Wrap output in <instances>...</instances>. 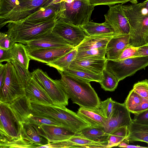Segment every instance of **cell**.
Here are the masks:
<instances>
[{
    "label": "cell",
    "mask_w": 148,
    "mask_h": 148,
    "mask_svg": "<svg viewBox=\"0 0 148 148\" xmlns=\"http://www.w3.org/2000/svg\"><path fill=\"white\" fill-rule=\"evenodd\" d=\"M58 81L73 103L80 107L95 109L101 101L90 82L76 78L61 71Z\"/></svg>",
    "instance_id": "obj_1"
},
{
    "label": "cell",
    "mask_w": 148,
    "mask_h": 148,
    "mask_svg": "<svg viewBox=\"0 0 148 148\" xmlns=\"http://www.w3.org/2000/svg\"><path fill=\"white\" fill-rule=\"evenodd\" d=\"M58 19L56 16L51 19L44 21L25 19L8 23L6 33L14 43L26 45L41 35L52 31Z\"/></svg>",
    "instance_id": "obj_2"
},
{
    "label": "cell",
    "mask_w": 148,
    "mask_h": 148,
    "mask_svg": "<svg viewBox=\"0 0 148 148\" xmlns=\"http://www.w3.org/2000/svg\"><path fill=\"white\" fill-rule=\"evenodd\" d=\"M130 26L129 45L138 47L145 44L148 34V12L141 3L123 5Z\"/></svg>",
    "instance_id": "obj_3"
},
{
    "label": "cell",
    "mask_w": 148,
    "mask_h": 148,
    "mask_svg": "<svg viewBox=\"0 0 148 148\" xmlns=\"http://www.w3.org/2000/svg\"><path fill=\"white\" fill-rule=\"evenodd\" d=\"M95 6L90 0H60L58 18L79 26L90 21Z\"/></svg>",
    "instance_id": "obj_4"
},
{
    "label": "cell",
    "mask_w": 148,
    "mask_h": 148,
    "mask_svg": "<svg viewBox=\"0 0 148 148\" xmlns=\"http://www.w3.org/2000/svg\"><path fill=\"white\" fill-rule=\"evenodd\" d=\"M0 145L23 138L22 124L7 103L0 102Z\"/></svg>",
    "instance_id": "obj_5"
},
{
    "label": "cell",
    "mask_w": 148,
    "mask_h": 148,
    "mask_svg": "<svg viewBox=\"0 0 148 148\" xmlns=\"http://www.w3.org/2000/svg\"><path fill=\"white\" fill-rule=\"evenodd\" d=\"M148 66V56H135L123 59H106V68L120 81Z\"/></svg>",
    "instance_id": "obj_6"
},
{
    "label": "cell",
    "mask_w": 148,
    "mask_h": 148,
    "mask_svg": "<svg viewBox=\"0 0 148 148\" xmlns=\"http://www.w3.org/2000/svg\"><path fill=\"white\" fill-rule=\"evenodd\" d=\"M59 3V0H16V6L10 12L0 16V28L9 22L23 20L41 8Z\"/></svg>",
    "instance_id": "obj_7"
},
{
    "label": "cell",
    "mask_w": 148,
    "mask_h": 148,
    "mask_svg": "<svg viewBox=\"0 0 148 148\" xmlns=\"http://www.w3.org/2000/svg\"><path fill=\"white\" fill-rule=\"evenodd\" d=\"M31 74L32 77L46 91L54 105L66 107L68 105L69 98L58 80L52 79L46 72L40 69L35 70Z\"/></svg>",
    "instance_id": "obj_8"
},
{
    "label": "cell",
    "mask_w": 148,
    "mask_h": 148,
    "mask_svg": "<svg viewBox=\"0 0 148 148\" xmlns=\"http://www.w3.org/2000/svg\"><path fill=\"white\" fill-rule=\"evenodd\" d=\"M7 68L4 83L0 88V102L9 103L25 95V87L18 75L12 63L7 62Z\"/></svg>",
    "instance_id": "obj_9"
},
{
    "label": "cell",
    "mask_w": 148,
    "mask_h": 148,
    "mask_svg": "<svg viewBox=\"0 0 148 148\" xmlns=\"http://www.w3.org/2000/svg\"><path fill=\"white\" fill-rule=\"evenodd\" d=\"M132 121L130 112L124 103L114 101L113 109L110 117L101 127L110 135L115 130L124 126H128Z\"/></svg>",
    "instance_id": "obj_10"
},
{
    "label": "cell",
    "mask_w": 148,
    "mask_h": 148,
    "mask_svg": "<svg viewBox=\"0 0 148 148\" xmlns=\"http://www.w3.org/2000/svg\"><path fill=\"white\" fill-rule=\"evenodd\" d=\"M107 13L104 15L105 22L112 29L114 36L129 34L130 26L123 8L122 4L109 6Z\"/></svg>",
    "instance_id": "obj_11"
},
{
    "label": "cell",
    "mask_w": 148,
    "mask_h": 148,
    "mask_svg": "<svg viewBox=\"0 0 148 148\" xmlns=\"http://www.w3.org/2000/svg\"><path fill=\"white\" fill-rule=\"evenodd\" d=\"M52 31L75 48L77 47L86 36L85 32L79 26L60 18H58L56 20Z\"/></svg>",
    "instance_id": "obj_12"
},
{
    "label": "cell",
    "mask_w": 148,
    "mask_h": 148,
    "mask_svg": "<svg viewBox=\"0 0 148 148\" xmlns=\"http://www.w3.org/2000/svg\"><path fill=\"white\" fill-rule=\"evenodd\" d=\"M25 46L27 50L72 47L66 40L52 31L28 42Z\"/></svg>",
    "instance_id": "obj_13"
},
{
    "label": "cell",
    "mask_w": 148,
    "mask_h": 148,
    "mask_svg": "<svg viewBox=\"0 0 148 148\" xmlns=\"http://www.w3.org/2000/svg\"><path fill=\"white\" fill-rule=\"evenodd\" d=\"M74 48L69 47L37 49L27 51L31 60L47 64L56 60Z\"/></svg>",
    "instance_id": "obj_14"
},
{
    "label": "cell",
    "mask_w": 148,
    "mask_h": 148,
    "mask_svg": "<svg viewBox=\"0 0 148 148\" xmlns=\"http://www.w3.org/2000/svg\"><path fill=\"white\" fill-rule=\"evenodd\" d=\"M32 124L38 134L46 138L49 143L68 140L76 134L63 126Z\"/></svg>",
    "instance_id": "obj_15"
},
{
    "label": "cell",
    "mask_w": 148,
    "mask_h": 148,
    "mask_svg": "<svg viewBox=\"0 0 148 148\" xmlns=\"http://www.w3.org/2000/svg\"><path fill=\"white\" fill-rule=\"evenodd\" d=\"M25 95L30 102L53 105V102L44 88L32 77L25 86Z\"/></svg>",
    "instance_id": "obj_16"
},
{
    "label": "cell",
    "mask_w": 148,
    "mask_h": 148,
    "mask_svg": "<svg viewBox=\"0 0 148 148\" xmlns=\"http://www.w3.org/2000/svg\"><path fill=\"white\" fill-rule=\"evenodd\" d=\"M106 58L75 60L69 68L95 74L102 73L106 68Z\"/></svg>",
    "instance_id": "obj_17"
},
{
    "label": "cell",
    "mask_w": 148,
    "mask_h": 148,
    "mask_svg": "<svg viewBox=\"0 0 148 148\" xmlns=\"http://www.w3.org/2000/svg\"><path fill=\"white\" fill-rule=\"evenodd\" d=\"M16 117L21 123L27 121L33 114L30 100L25 95L7 103Z\"/></svg>",
    "instance_id": "obj_18"
},
{
    "label": "cell",
    "mask_w": 148,
    "mask_h": 148,
    "mask_svg": "<svg viewBox=\"0 0 148 148\" xmlns=\"http://www.w3.org/2000/svg\"><path fill=\"white\" fill-rule=\"evenodd\" d=\"M129 34L114 36L108 42L106 48V58L119 59L124 49L129 45Z\"/></svg>",
    "instance_id": "obj_19"
},
{
    "label": "cell",
    "mask_w": 148,
    "mask_h": 148,
    "mask_svg": "<svg viewBox=\"0 0 148 148\" xmlns=\"http://www.w3.org/2000/svg\"><path fill=\"white\" fill-rule=\"evenodd\" d=\"M114 36L113 34L86 36L77 49L78 50L106 49L108 42Z\"/></svg>",
    "instance_id": "obj_20"
},
{
    "label": "cell",
    "mask_w": 148,
    "mask_h": 148,
    "mask_svg": "<svg viewBox=\"0 0 148 148\" xmlns=\"http://www.w3.org/2000/svg\"><path fill=\"white\" fill-rule=\"evenodd\" d=\"M128 128V136L125 140L127 143L141 141L148 143V125L137 123L132 120Z\"/></svg>",
    "instance_id": "obj_21"
},
{
    "label": "cell",
    "mask_w": 148,
    "mask_h": 148,
    "mask_svg": "<svg viewBox=\"0 0 148 148\" xmlns=\"http://www.w3.org/2000/svg\"><path fill=\"white\" fill-rule=\"evenodd\" d=\"M77 113L91 126L102 127L107 119L96 109H90L80 107Z\"/></svg>",
    "instance_id": "obj_22"
},
{
    "label": "cell",
    "mask_w": 148,
    "mask_h": 148,
    "mask_svg": "<svg viewBox=\"0 0 148 148\" xmlns=\"http://www.w3.org/2000/svg\"><path fill=\"white\" fill-rule=\"evenodd\" d=\"M59 3H53L47 6L41 8L37 11L23 19L44 21L51 19L57 15Z\"/></svg>",
    "instance_id": "obj_23"
},
{
    "label": "cell",
    "mask_w": 148,
    "mask_h": 148,
    "mask_svg": "<svg viewBox=\"0 0 148 148\" xmlns=\"http://www.w3.org/2000/svg\"><path fill=\"white\" fill-rule=\"evenodd\" d=\"M22 137L39 147L49 143L46 138L40 135L31 123L28 122L22 123Z\"/></svg>",
    "instance_id": "obj_24"
},
{
    "label": "cell",
    "mask_w": 148,
    "mask_h": 148,
    "mask_svg": "<svg viewBox=\"0 0 148 148\" xmlns=\"http://www.w3.org/2000/svg\"><path fill=\"white\" fill-rule=\"evenodd\" d=\"M80 27L87 36L108 34L114 35L112 28L105 22L100 23L89 21Z\"/></svg>",
    "instance_id": "obj_25"
},
{
    "label": "cell",
    "mask_w": 148,
    "mask_h": 148,
    "mask_svg": "<svg viewBox=\"0 0 148 148\" xmlns=\"http://www.w3.org/2000/svg\"><path fill=\"white\" fill-rule=\"evenodd\" d=\"M80 133L82 136L89 140L107 145L110 136L101 127L91 126L84 128Z\"/></svg>",
    "instance_id": "obj_26"
},
{
    "label": "cell",
    "mask_w": 148,
    "mask_h": 148,
    "mask_svg": "<svg viewBox=\"0 0 148 148\" xmlns=\"http://www.w3.org/2000/svg\"><path fill=\"white\" fill-rule=\"evenodd\" d=\"M77 52V48H75L56 60L46 64L56 69L58 71H64L69 68L72 62L75 59Z\"/></svg>",
    "instance_id": "obj_27"
},
{
    "label": "cell",
    "mask_w": 148,
    "mask_h": 148,
    "mask_svg": "<svg viewBox=\"0 0 148 148\" xmlns=\"http://www.w3.org/2000/svg\"><path fill=\"white\" fill-rule=\"evenodd\" d=\"M68 140L75 148H107V145L89 140L82 136L80 132L76 133Z\"/></svg>",
    "instance_id": "obj_28"
},
{
    "label": "cell",
    "mask_w": 148,
    "mask_h": 148,
    "mask_svg": "<svg viewBox=\"0 0 148 148\" xmlns=\"http://www.w3.org/2000/svg\"><path fill=\"white\" fill-rule=\"evenodd\" d=\"M11 50L13 59L17 60L25 68L28 69L31 59L28 55L25 45L21 43H15Z\"/></svg>",
    "instance_id": "obj_29"
},
{
    "label": "cell",
    "mask_w": 148,
    "mask_h": 148,
    "mask_svg": "<svg viewBox=\"0 0 148 148\" xmlns=\"http://www.w3.org/2000/svg\"><path fill=\"white\" fill-rule=\"evenodd\" d=\"M63 72L71 76L89 82L94 81L99 83L102 79V73L95 74L69 68Z\"/></svg>",
    "instance_id": "obj_30"
},
{
    "label": "cell",
    "mask_w": 148,
    "mask_h": 148,
    "mask_svg": "<svg viewBox=\"0 0 148 148\" xmlns=\"http://www.w3.org/2000/svg\"><path fill=\"white\" fill-rule=\"evenodd\" d=\"M102 73V79L99 83L101 88L106 91H114L117 88L119 82L115 76L106 68Z\"/></svg>",
    "instance_id": "obj_31"
},
{
    "label": "cell",
    "mask_w": 148,
    "mask_h": 148,
    "mask_svg": "<svg viewBox=\"0 0 148 148\" xmlns=\"http://www.w3.org/2000/svg\"><path fill=\"white\" fill-rule=\"evenodd\" d=\"M128 134V126H124L115 130L109 138L107 145L108 148L118 146L127 138Z\"/></svg>",
    "instance_id": "obj_32"
},
{
    "label": "cell",
    "mask_w": 148,
    "mask_h": 148,
    "mask_svg": "<svg viewBox=\"0 0 148 148\" xmlns=\"http://www.w3.org/2000/svg\"><path fill=\"white\" fill-rule=\"evenodd\" d=\"M106 49L77 50V55L75 60L92 58H106Z\"/></svg>",
    "instance_id": "obj_33"
},
{
    "label": "cell",
    "mask_w": 148,
    "mask_h": 148,
    "mask_svg": "<svg viewBox=\"0 0 148 148\" xmlns=\"http://www.w3.org/2000/svg\"><path fill=\"white\" fill-rule=\"evenodd\" d=\"M144 99L132 89L130 92L124 103L128 110L132 113L143 102Z\"/></svg>",
    "instance_id": "obj_34"
},
{
    "label": "cell",
    "mask_w": 148,
    "mask_h": 148,
    "mask_svg": "<svg viewBox=\"0 0 148 148\" xmlns=\"http://www.w3.org/2000/svg\"><path fill=\"white\" fill-rule=\"evenodd\" d=\"M10 62L13 64L18 75L25 87L32 78L31 73L17 60L13 59Z\"/></svg>",
    "instance_id": "obj_35"
},
{
    "label": "cell",
    "mask_w": 148,
    "mask_h": 148,
    "mask_svg": "<svg viewBox=\"0 0 148 148\" xmlns=\"http://www.w3.org/2000/svg\"><path fill=\"white\" fill-rule=\"evenodd\" d=\"M27 122L40 126L44 125L62 126L60 123L54 119L33 114L28 118Z\"/></svg>",
    "instance_id": "obj_36"
},
{
    "label": "cell",
    "mask_w": 148,
    "mask_h": 148,
    "mask_svg": "<svg viewBox=\"0 0 148 148\" xmlns=\"http://www.w3.org/2000/svg\"><path fill=\"white\" fill-rule=\"evenodd\" d=\"M114 101L110 97L104 101H101L99 106L96 109L106 118L108 119L110 116L113 110Z\"/></svg>",
    "instance_id": "obj_37"
},
{
    "label": "cell",
    "mask_w": 148,
    "mask_h": 148,
    "mask_svg": "<svg viewBox=\"0 0 148 148\" xmlns=\"http://www.w3.org/2000/svg\"><path fill=\"white\" fill-rule=\"evenodd\" d=\"M133 89L145 99H148V79L139 81L134 84Z\"/></svg>",
    "instance_id": "obj_38"
},
{
    "label": "cell",
    "mask_w": 148,
    "mask_h": 148,
    "mask_svg": "<svg viewBox=\"0 0 148 148\" xmlns=\"http://www.w3.org/2000/svg\"><path fill=\"white\" fill-rule=\"evenodd\" d=\"M138 0H90V4L94 6L98 5H105L109 6L116 4H123L128 2L132 4L137 3Z\"/></svg>",
    "instance_id": "obj_39"
},
{
    "label": "cell",
    "mask_w": 148,
    "mask_h": 148,
    "mask_svg": "<svg viewBox=\"0 0 148 148\" xmlns=\"http://www.w3.org/2000/svg\"><path fill=\"white\" fill-rule=\"evenodd\" d=\"M16 0H0V16L10 12L15 7Z\"/></svg>",
    "instance_id": "obj_40"
},
{
    "label": "cell",
    "mask_w": 148,
    "mask_h": 148,
    "mask_svg": "<svg viewBox=\"0 0 148 148\" xmlns=\"http://www.w3.org/2000/svg\"><path fill=\"white\" fill-rule=\"evenodd\" d=\"M14 43L6 33H0V48L5 49H10Z\"/></svg>",
    "instance_id": "obj_41"
},
{
    "label": "cell",
    "mask_w": 148,
    "mask_h": 148,
    "mask_svg": "<svg viewBox=\"0 0 148 148\" xmlns=\"http://www.w3.org/2000/svg\"><path fill=\"white\" fill-rule=\"evenodd\" d=\"M137 48L129 45L123 51L119 59H123L137 56Z\"/></svg>",
    "instance_id": "obj_42"
},
{
    "label": "cell",
    "mask_w": 148,
    "mask_h": 148,
    "mask_svg": "<svg viewBox=\"0 0 148 148\" xmlns=\"http://www.w3.org/2000/svg\"><path fill=\"white\" fill-rule=\"evenodd\" d=\"M134 114V119H132L134 122L138 124L148 125V110Z\"/></svg>",
    "instance_id": "obj_43"
},
{
    "label": "cell",
    "mask_w": 148,
    "mask_h": 148,
    "mask_svg": "<svg viewBox=\"0 0 148 148\" xmlns=\"http://www.w3.org/2000/svg\"><path fill=\"white\" fill-rule=\"evenodd\" d=\"M13 59L11 49H5L0 48V62L5 61L10 62Z\"/></svg>",
    "instance_id": "obj_44"
},
{
    "label": "cell",
    "mask_w": 148,
    "mask_h": 148,
    "mask_svg": "<svg viewBox=\"0 0 148 148\" xmlns=\"http://www.w3.org/2000/svg\"><path fill=\"white\" fill-rule=\"evenodd\" d=\"M7 68V63L2 64L0 63V88L4 83Z\"/></svg>",
    "instance_id": "obj_45"
},
{
    "label": "cell",
    "mask_w": 148,
    "mask_h": 148,
    "mask_svg": "<svg viewBox=\"0 0 148 148\" xmlns=\"http://www.w3.org/2000/svg\"><path fill=\"white\" fill-rule=\"evenodd\" d=\"M148 110V99H144L143 102L133 111L132 113L138 114Z\"/></svg>",
    "instance_id": "obj_46"
},
{
    "label": "cell",
    "mask_w": 148,
    "mask_h": 148,
    "mask_svg": "<svg viewBox=\"0 0 148 148\" xmlns=\"http://www.w3.org/2000/svg\"><path fill=\"white\" fill-rule=\"evenodd\" d=\"M137 56H148V44L138 47Z\"/></svg>",
    "instance_id": "obj_47"
},
{
    "label": "cell",
    "mask_w": 148,
    "mask_h": 148,
    "mask_svg": "<svg viewBox=\"0 0 148 148\" xmlns=\"http://www.w3.org/2000/svg\"><path fill=\"white\" fill-rule=\"evenodd\" d=\"M125 148H148V147H144L140 146L139 145H129L128 144L127 145Z\"/></svg>",
    "instance_id": "obj_48"
},
{
    "label": "cell",
    "mask_w": 148,
    "mask_h": 148,
    "mask_svg": "<svg viewBox=\"0 0 148 148\" xmlns=\"http://www.w3.org/2000/svg\"><path fill=\"white\" fill-rule=\"evenodd\" d=\"M141 3L143 6L145 8L148 12V0L145 1Z\"/></svg>",
    "instance_id": "obj_49"
},
{
    "label": "cell",
    "mask_w": 148,
    "mask_h": 148,
    "mask_svg": "<svg viewBox=\"0 0 148 148\" xmlns=\"http://www.w3.org/2000/svg\"><path fill=\"white\" fill-rule=\"evenodd\" d=\"M124 141L121 142L119 144L118 146L119 147L125 148V147L128 145V144L126 143Z\"/></svg>",
    "instance_id": "obj_50"
},
{
    "label": "cell",
    "mask_w": 148,
    "mask_h": 148,
    "mask_svg": "<svg viewBox=\"0 0 148 148\" xmlns=\"http://www.w3.org/2000/svg\"><path fill=\"white\" fill-rule=\"evenodd\" d=\"M148 44V34L146 37L145 39V44Z\"/></svg>",
    "instance_id": "obj_51"
},
{
    "label": "cell",
    "mask_w": 148,
    "mask_h": 148,
    "mask_svg": "<svg viewBox=\"0 0 148 148\" xmlns=\"http://www.w3.org/2000/svg\"></svg>",
    "instance_id": "obj_52"
}]
</instances>
